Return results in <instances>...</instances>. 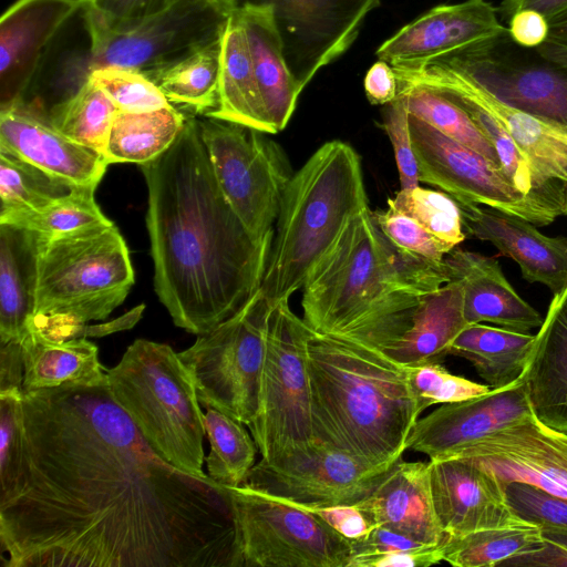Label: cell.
<instances>
[{"label": "cell", "mask_w": 567, "mask_h": 567, "mask_svg": "<svg viewBox=\"0 0 567 567\" xmlns=\"http://www.w3.org/2000/svg\"><path fill=\"white\" fill-rule=\"evenodd\" d=\"M270 8L290 72L301 90L343 54L380 0H235Z\"/></svg>", "instance_id": "cell-15"}, {"label": "cell", "mask_w": 567, "mask_h": 567, "mask_svg": "<svg viewBox=\"0 0 567 567\" xmlns=\"http://www.w3.org/2000/svg\"><path fill=\"white\" fill-rule=\"evenodd\" d=\"M185 120L173 105L142 113L117 110L106 145L107 163L141 165L156 158L176 140Z\"/></svg>", "instance_id": "cell-35"}, {"label": "cell", "mask_w": 567, "mask_h": 567, "mask_svg": "<svg viewBox=\"0 0 567 567\" xmlns=\"http://www.w3.org/2000/svg\"><path fill=\"white\" fill-rule=\"evenodd\" d=\"M409 125L420 182L457 203L491 207L536 226L549 225L563 215L564 185L525 195L483 155L411 114Z\"/></svg>", "instance_id": "cell-12"}, {"label": "cell", "mask_w": 567, "mask_h": 567, "mask_svg": "<svg viewBox=\"0 0 567 567\" xmlns=\"http://www.w3.org/2000/svg\"><path fill=\"white\" fill-rule=\"evenodd\" d=\"M307 368L316 442L374 466L401 460L422 413L406 367L372 347L311 330Z\"/></svg>", "instance_id": "cell-3"}, {"label": "cell", "mask_w": 567, "mask_h": 567, "mask_svg": "<svg viewBox=\"0 0 567 567\" xmlns=\"http://www.w3.org/2000/svg\"><path fill=\"white\" fill-rule=\"evenodd\" d=\"M434 511L447 536L516 525L506 486L480 463L463 457L429 461Z\"/></svg>", "instance_id": "cell-20"}, {"label": "cell", "mask_w": 567, "mask_h": 567, "mask_svg": "<svg viewBox=\"0 0 567 567\" xmlns=\"http://www.w3.org/2000/svg\"><path fill=\"white\" fill-rule=\"evenodd\" d=\"M117 107L91 80L80 84L45 114L50 124L71 140L105 156Z\"/></svg>", "instance_id": "cell-36"}, {"label": "cell", "mask_w": 567, "mask_h": 567, "mask_svg": "<svg viewBox=\"0 0 567 567\" xmlns=\"http://www.w3.org/2000/svg\"><path fill=\"white\" fill-rule=\"evenodd\" d=\"M87 0H17L0 19L1 105L24 100L47 48Z\"/></svg>", "instance_id": "cell-23"}, {"label": "cell", "mask_w": 567, "mask_h": 567, "mask_svg": "<svg viewBox=\"0 0 567 567\" xmlns=\"http://www.w3.org/2000/svg\"><path fill=\"white\" fill-rule=\"evenodd\" d=\"M525 382L472 399L444 403L414 423L406 450L446 458L463 447L532 414Z\"/></svg>", "instance_id": "cell-21"}, {"label": "cell", "mask_w": 567, "mask_h": 567, "mask_svg": "<svg viewBox=\"0 0 567 567\" xmlns=\"http://www.w3.org/2000/svg\"><path fill=\"white\" fill-rule=\"evenodd\" d=\"M567 0H502L496 8L498 16L508 20L515 12L523 9H533L544 16Z\"/></svg>", "instance_id": "cell-58"}, {"label": "cell", "mask_w": 567, "mask_h": 567, "mask_svg": "<svg viewBox=\"0 0 567 567\" xmlns=\"http://www.w3.org/2000/svg\"><path fill=\"white\" fill-rule=\"evenodd\" d=\"M73 188L39 167L0 150V221L44 207Z\"/></svg>", "instance_id": "cell-41"}, {"label": "cell", "mask_w": 567, "mask_h": 567, "mask_svg": "<svg viewBox=\"0 0 567 567\" xmlns=\"http://www.w3.org/2000/svg\"><path fill=\"white\" fill-rule=\"evenodd\" d=\"M399 95L403 97L409 114L424 121L501 167L493 145L466 112L454 102L440 92L422 85L399 84Z\"/></svg>", "instance_id": "cell-40"}, {"label": "cell", "mask_w": 567, "mask_h": 567, "mask_svg": "<svg viewBox=\"0 0 567 567\" xmlns=\"http://www.w3.org/2000/svg\"><path fill=\"white\" fill-rule=\"evenodd\" d=\"M449 281L463 289L464 317L468 324L489 322L527 333L543 318L506 279L496 258L455 247L444 258Z\"/></svg>", "instance_id": "cell-25"}, {"label": "cell", "mask_w": 567, "mask_h": 567, "mask_svg": "<svg viewBox=\"0 0 567 567\" xmlns=\"http://www.w3.org/2000/svg\"><path fill=\"white\" fill-rule=\"evenodd\" d=\"M236 6L235 0H173L140 20L115 22L84 4L90 56L80 84L97 68L142 71L219 41Z\"/></svg>", "instance_id": "cell-9"}, {"label": "cell", "mask_w": 567, "mask_h": 567, "mask_svg": "<svg viewBox=\"0 0 567 567\" xmlns=\"http://www.w3.org/2000/svg\"><path fill=\"white\" fill-rule=\"evenodd\" d=\"M198 125L227 202L256 238L274 236L293 175L281 147L267 133L234 122L205 116Z\"/></svg>", "instance_id": "cell-13"}, {"label": "cell", "mask_w": 567, "mask_h": 567, "mask_svg": "<svg viewBox=\"0 0 567 567\" xmlns=\"http://www.w3.org/2000/svg\"><path fill=\"white\" fill-rule=\"evenodd\" d=\"M364 92L371 104L386 105L399 94V81L393 68L379 60L364 76Z\"/></svg>", "instance_id": "cell-54"}, {"label": "cell", "mask_w": 567, "mask_h": 567, "mask_svg": "<svg viewBox=\"0 0 567 567\" xmlns=\"http://www.w3.org/2000/svg\"><path fill=\"white\" fill-rule=\"evenodd\" d=\"M22 405L3 566L241 567L227 487L157 455L107 384L25 391Z\"/></svg>", "instance_id": "cell-1"}, {"label": "cell", "mask_w": 567, "mask_h": 567, "mask_svg": "<svg viewBox=\"0 0 567 567\" xmlns=\"http://www.w3.org/2000/svg\"><path fill=\"white\" fill-rule=\"evenodd\" d=\"M226 487L241 567H348L350 539L317 514L246 484Z\"/></svg>", "instance_id": "cell-11"}, {"label": "cell", "mask_w": 567, "mask_h": 567, "mask_svg": "<svg viewBox=\"0 0 567 567\" xmlns=\"http://www.w3.org/2000/svg\"><path fill=\"white\" fill-rule=\"evenodd\" d=\"M140 166L155 292L175 326L208 332L260 290L274 236L256 238L227 202L194 116Z\"/></svg>", "instance_id": "cell-2"}, {"label": "cell", "mask_w": 567, "mask_h": 567, "mask_svg": "<svg viewBox=\"0 0 567 567\" xmlns=\"http://www.w3.org/2000/svg\"><path fill=\"white\" fill-rule=\"evenodd\" d=\"M507 21L509 35L519 45L537 48L547 38V19L539 11L523 9L515 12Z\"/></svg>", "instance_id": "cell-53"}, {"label": "cell", "mask_w": 567, "mask_h": 567, "mask_svg": "<svg viewBox=\"0 0 567 567\" xmlns=\"http://www.w3.org/2000/svg\"><path fill=\"white\" fill-rule=\"evenodd\" d=\"M392 467L371 465L317 442L309 456L284 470H274L260 460L241 484L305 508L355 505L375 489Z\"/></svg>", "instance_id": "cell-16"}, {"label": "cell", "mask_w": 567, "mask_h": 567, "mask_svg": "<svg viewBox=\"0 0 567 567\" xmlns=\"http://www.w3.org/2000/svg\"><path fill=\"white\" fill-rule=\"evenodd\" d=\"M505 103L567 127V65L537 48H525L505 32L441 56Z\"/></svg>", "instance_id": "cell-14"}, {"label": "cell", "mask_w": 567, "mask_h": 567, "mask_svg": "<svg viewBox=\"0 0 567 567\" xmlns=\"http://www.w3.org/2000/svg\"><path fill=\"white\" fill-rule=\"evenodd\" d=\"M506 493L511 507L519 518L539 527L567 529V498L518 482L509 483Z\"/></svg>", "instance_id": "cell-48"}, {"label": "cell", "mask_w": 567, "mask_h": 567, "mask_svg": "<svg viewBox=\"0 0 567 567\" xmlns=\"http://www.w3.org/2000/svg\"><path fill=\"white\" fill-rule=\"evenodd\" d=\"M466 237L491 243L512 258L529 284H542L554 295L567 288V238L542 234L536 225L497 209L457 203Z\"/></svg>", "instance_id": "cell-24"}, {"label": "cell", "mask_w": 567, "mask_h": 567, "mask_svg": "<svg viewBox=\"0 0 567 567\" xmlns=\"http://www.w3.org/2000/svg\"><path fill=\"white\" fill-rule=\"evenodd\" d=\"M87 79L107 94L118 111L142 113L172 105L161 90L135 69L97 68L89 72Z\"/></svg>", "instance_id": "cell-45"}, {"label": "cell", "mask_w": 567, "mask_h": 567, "mask_svg": "<svg viewBox=\"0 0 567 567\" xmlns=\"http://www.w3.org/2000/svg\"><path fill=\"white\" fill-rule=\"evenodd\" d=\"M355 506L373 526H388L431 545H442L447 537L434 511L429 462L399 460Z\"/></svg>", "instance_id": "cell-26"}, {"label": "cell", "mask_w": 567, "mask_h": 567, "mask_svg": "<svg viewBox=\"0 0 567 567\" xmlns=\"http://www.w3.org/2000/svg\"><path fill=\"white\" fill-rule=\"evenodd\" d=\"M450 457L480 463L505 486L518 482L567 498V433L545 425L533 413Z\"/></svg>", "instance_id": "cell-18"}, {"label": "cell", "mask_w": 567, "mask_h": 567, "mask_svg": "<svg viewBox=\"0 0 567 567\" xmlns=\"http://www.w3.org/2000/svg\"><path fill=\"white\" fill-rule=\"evenodd\" d=\"M0 150L74 188L95 189L110 165L100 152L55 130L45 114L24 100L1 105Z\"/></svg>", "instance_id": "cell-22"}, {"label": "cell", "mask_w": 567, "mask_h": 567, "mask_svg": "<svg viewBox=\"0 0 567 567\" xmlns=\"http://www.w3.org/2000/svg\"><path fill=\"white\" fill-rule=\"evenodd\" d=\"M30 233L0 224V342L20 339L34 322Z\"/></svg>", "instance_id": "cell-34"}, {"label": "cell", "mask_w": 567, "mask_h": 567, "mask_svg": "<svg viewBox=\"0 0 567 567\" xmlns=\"http://www.w3.org/2000/svg\"><path fill=\"white\" fill-rule=\"evenodd\" d=\"M220 40L141 72L172 105L206 115L218 103Z\"/></svg>", "instance_id": "cell-33"}, {"label": "cell", "mask_w": 567, "mask_h": 567, "mask_svg": "<svg viewBox=\"0 0 567 567\" xmlns=\"http://www.w3.org/2000/svg\"><path fill=\"white\" fill-rule=\"evenodd\" d=\"M30 236L33 326L47 337L66 340L74 327L104 320L124 302L134 269L114 223L63 237Z\"/></svg>", "instance_id": "cell-6"}, {"label": "cell", "mask_w": 567, "mask_h": 567, "mask_svg": "<svg viewBox=\"0 0 567 567\" xmlns=\"http://www.w3.org/2000/svg\"><path fill=\"white\" fill-rule=\"evenodd\" d=\"M567 216V183L564 184V213Z\"/></svg>", "instance_id": "cell-59"}, {"label": "cell", "mask_w": 567, "mask_h": 567, "mask_svg": "<svg viewBox=\"0 0 567 567\" xmlns=\"http://www.w3.org/2000/svg\"><path fill=\"white\" fill-rule=\"evenodd\" d=\"M394 72L399 84L427 86L477 105L511 134L544 182L567 183L566 126L505 103L470 76L437 61Z\"/></svg>", "instance_id": "cell-17"}, {"label": "cell", "mask_w": 567, "mask_h": 567, "mask_svg": "<svg viewBox=\"0 0 567 567\" xmlns=\"http://www.w3.org/2000/svg\"><path fill=\"white\" fill-rule=\"evenodd\" d=\"M542 542V529L529 522L447 536L443 543V561L456 567H499Z\"/></svg>", "instance_id": "cell-37"}, {"label": "cell", "mask_w": 567, "mask_h": 567, "mask_svg": "<svg viewBox=\"0 0 567 567\" xmlns=\"http://www.w3.org/2000/svg\"><path fill=\"white\" fill-rule=\"evenodd\" d=\"M548 23L547 38L538 51L545 56L567 65V1L545 16Z\"/></svg>", "instance_id": "cell-55"}, {"label": "cell", "mask_w": 567, "mask_h": 567, "mask_svg": "<svg viewBox=\"0 0 567 567\" xmlns=\"http://www.w3.org/2000/svg\"><path fill=\"white\" fill-rule=\"evenodd\" d=\"M533 549L503 561L499 567H567V529L545 526Z\"/></svg>", "instance_id": "cell-50"}, {"label": "cell", "mask_w": 567, "mask_h": 567, "mask_svg": "<svg viewBox=\"0 0 567 567\" xmlns=\"http://www.w3.org/2000/svg\"><path fill=\"white\" fill-rule=\"evenodd\" d=\"M535 338L528 332L475 323L455 338L449 354L470 361L486 384L498 390L523 379Z\"/></svg>", "instance_id": "cell-32"}, {"label": "cell", "mask_w": 567, "mask_h": 567, "mask_svg": "<svg viewBox=\"0 0 567 567\" xmlns=\"http://www.w3.org/2000/svg\"><path fill=\"white\" fill-rule=\"evenodd\" d=\"M420 299L402 278L395 244L369 208L349 221L308 276L302 319L317 333L383 351L410 328Z\"/></svg>", "instance_id": "cell-4"}, {"label": "cell", "mask_w": 567, "mask_h": 567, "mask_svg": "<svg viewBox=\"0 0 567 567\" xmlns=\"http://www.w3.org/2000/svg\"><path fill=\"white\" fill-rule=\"evenodd\" d=\"M367 209L359 154L339 140L321 145L282 196L260 287L272 307L302 289L349 221Z\"/></svg>", "instance_id": "cell-5"}, {"label": "cell", "mask_w": 567, "mask_h": 567, "mask_svg": "<svg viewBox=\"0 0 567 567\" xmlns=\"http://www.w3.org/2000/svg\"><path fill=\"white\" fill-rule=\"evenodd\" d=\"M272 306L259 290L236 315L178 357L189 371L199 402L248 425L258 411L267 326Z\"/></svg>", "instance_id": "cell-10"}, {"label": "cell", "mask_w": 567, "mask_h": 567, "mask_svg": "<svg viewBox=\"0 0 567 567\" xmlns=\"http://www.w3.org/2000/svg\"><path fill=\"white\" fill-rule=\"evenodd\" d=\"M523 377L533 414L567 433V288L554 295Z\"/></svg>", "instance_id": "cell-27"}, {"label": "cell", "mask_w": 567, "mask_h": 567, "mask_svg": "<svg viewBox=\"0 0 567 567\" xmlns=\"http://www.w3.org/2000/svg\"><path fill=\"white\" fill-rule=\"evenodd\" d=\"M306 509L317 514L329 526L350 540L364 536L374 527L355 505Z\"/></svg>", "instance_id": "cell-51"}, {"label": "cell", "mask_w": 567, "mask_h": 567, "mask_svg": "<svg viewBox=\"0 0 567 567\" xmlns=\"http://www.w3.org/2000/svg\"><path fill=\"white\" fill-rule=\"evenodd\" d=\"M506 30L486 0L440 4L401 28L375 53L394 70H414Z\"/></svg>", "instance_id": "cell-19"}, {"label": "cell", "mask_w": 567, "mask_h": 567, "mask_svg": "<svg viewBox=\"0 0 567 567\" xmlns=\"http://www.w3.org/2000/svg\"><path fill=\"white\" fill-rule=\"evenodd\" d=\"M144 308V305H140L132 309L131 311L126 312L124 316H121L106 323L76 326L70 331L68 339L104 337L106 334L131 329L141 319Z\"/></svg>", "instance_id": "cell-57"}, {"label": "cell", "mask_w": 567, "mask_h": 567, "mask_svg": "<svg viewBox=\"0 0 567 567\" xmlns=\"http://www.w3.org/2000/svg\"><path fill=\"white\" fill-rule=\"evenodd\" d=\"M205 116L274 134L259 93L246 29L237 6L220 40L217 107Z\"/></svg>", "instance_id": "cell-31"}, {"label": "cell", "mask_w": 567, "mask_h": 567, "mask_svg": "<svg viewBox=\"0 0 567 567\" xmlns=\"http://www.w3.org/2000/svg\"><path fill=\"white\" fill-rule=\"evenodd\" d=\"M107 386L147 444L164 461L206 477L204 413L194 380L173 348L136 339L116 365Z\"/></svg>", "instance_id": "cell-7"}, {"label": "cell", "mask_w": 567, "mask_h": 567, "mask_svg": "<svg viewBox=\"0 0 567 567\" xmlns=\"http://www.w3.org/2000/svg\"><path fill=\"white\" fill-rule=\"evenodd\" d=\"M94 188L78 187L35 210L12 216L0 224L55 238L84 233L111 221L94 199Z\"/></svg>", "instance_id": "cell-39"}, {"label": "cell", "mask_w": 567, "mask_h": 567, "mask_svg": "<svg viewBox=\"0 0 567 567\" xmlns=\"http://www.w3.org/2000/svg\"><path fill=\"white\" fill-rule=\"evenodd\" d=\"M350 542L348 567H427L443 561V544H426L388 526H374Z\"/></svg>", "instance_id": "cell-42"}, {"label": "cell", "mask_w": 567, "mask_h": 567, "mask_svg": "<svg viewBox=\"0 0 567 567\" xmlns=\"http://www.w3.org/2000/svg\"><path fill=\"white\" fill-rule=\"evenodd\" d=\"M380 230L396 246L429 260L443 264L454 248L442 241L413 218L388 206L385 210L372 212Z\"/></svg>", "instance_id": "cell-47"}, {"label": "cell", "mask_w": 567, "mask_h": 567, "mask_svg": "<svg viewBox=\"0 0 567 567\" xmlns=\"http://www.w3.org/2000/svg\"><path fill=\"white\" fill-rule=\"evenodd\" d=\"M467 326L462 286L451 280L421 297L410 328L382 352L404 367L442 363Z\"/></svg>", "instance_id": "cell-29"}, {"label": "cell", "mask_w": 567, "mask_h": 567, "mask_svg": "<svg viewBox=\"0 0 567 567\" xmlns=\"http://www.w3.org/2000/svg\"><path fill=\"white\" fill-rule=\"evenodd\" d=\"M209 454L207 475L224 486L240 485L255 465L258 447L245 424L213 408L204 415Z\"/></svg>", "instance_id": "cell-38"}, {"label": "cell", "mask_w": 567, "mask_h": 567, "mask_svg": "<svg viewBox=\"0 0 567 567\" xmlns=\"http://www.w3.org/2000/svg\"><path fill=\"white\" fill-rule=\"evenodd\" d=\"M409 383L419 409L458 402L492 391L487 384L452 374L441 363L406 367Z\"/></svg>", "instance_id": "cell-46"}, {"label": "cell", "mask_w": 567, "mask_h": 567, "mask_svg": "<svg viewBox=\"0 0 567 567\" xmlns=\"http://www.w3.org/2000/svg\"><path fill=\"white\" fill-rule=\"evenodd\" d=\"M382 126L392 144L399 169L401 188L419 186V168L413 151L409 111L401 95L386 104L382 115Z\"/></svg>", "instance_id": "cell-49"}, {"label": "cell", "mask_w": 567, "mask_h": 567, "mask_svg": "<svg viewBox=\"0 0 567 567\" xmlns=\"http://www.w3.org/2000/svg\"><path fill=\"white\" fill-rule=\"evenodd\" d=\"M22 391L0 393V504L16 492L24 470Z\"/></svg>", "instance_id": "cell-44"}, {"label": "cell", "mask_w": 567, "mask_h": 567, "mask_svg": "<svg viewBox=\"0 0 567 567\" xmlns=\"http://www.w3.org/2000/svg\"><path fill=\"white\" fill-rule=\"evenodd\" d=\"M237 7L246 29L261 101L275 134L288 124L302 90L287 64L270 8L255 3Z\"/></svg>", "instance_id": "cell-28"}, {"label": "cell", "mask_w": 567, "mask_h": 567, "mask_svg": "<svg viewBox=\"0 0 567 567\" xmlns=\"http://www.w3.org/2000/svg\"><path fill=\"white\" fill-rule=\"evenodd\" d=\"M173 0H87L103 17L115 22H132L150 16Z\"/></svg>", "instance_id": "cell-52"}, {"label": "cell", "mask_w": 567, "mask_h": 567, "mask_svg": "<svg viewBox=\"0 0 567 567\" xmlns=\"http://www.w3.org/2000/svg\"><path fill=\"white\" fill-rule=\"evenodd\" d=\"M20 341L23 392L107 384V373L100 362L99 349L86 338L55 340L32 324Z\"/></svg>", "instance_id": "cell-30"}, {"label": "cell", "mask_w": 567, "mask_h": 567, "mask_svg": "<svg viewBox=\"0 0 567 567\" xmlns=\"http://www.w3.org/2000/svg\"><path fill=\"white\" fill-rule=\"evenodd\" d=\"M388 206L413 218L452 248L466 238L458 204L444 192L420 185L401 188L388 200Z\"/></svg>", "instance_id": "cell-43"}, {"label": "cell", "mask_w": 567, "mask_h": 567, "mask_svg": "<svg viewBox=\"0 0 567 567\" xmlns=\"http://www.w3.org/2000/svg\"><path fill=\"white\" fill-rule=\"evenodd\" d=\"M311 329L289 307V299L271 310L266 334L258 411L249 432L261 461L284 470L309 456L317 444L307 368Z\"/></svg>", "instance_id": "cell-8"}, {"label": "cell", "mask_w": 567, "mask_h": 567, "mask_svg": "<svg viewBox=\"0 0 567 567\" xmlns=\"http://www.w3.org/2000/svg\"><path fill=\"white\" fill-rule=\"evenodd\" d=\"M23 392V358L20 339L0 342V393Z\"/></svg>", "instance_id": "cell-56"}]
</instances>
